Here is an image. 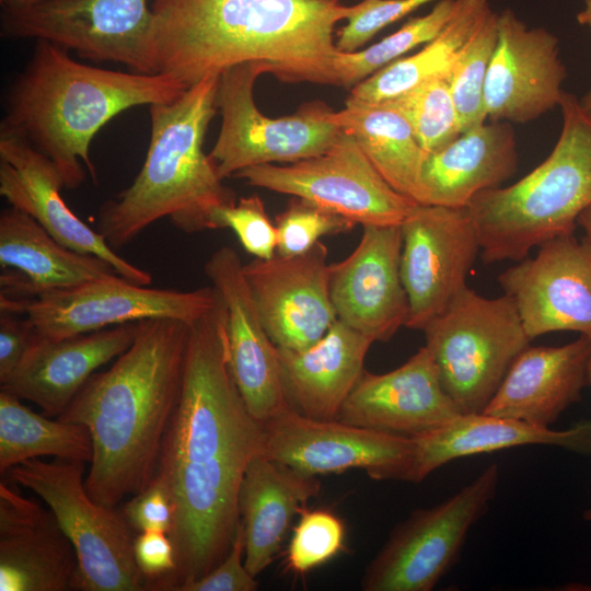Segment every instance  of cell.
<instances>
[{
    "label": "cell",
    "mask_w": 591,
    "mask_h": 591,
    "mask_svg": "<svg viewBox=\"0 0 591 591\" xmlns=\"http://www.w3.org/2000/svg\"><path fill=\"white\" fill-rule=\"evenodd\" d=\"M262 447L263 426L248 412L230 369L218 296L189 326L182 391L154 474L175 511L169 536L176 570L165 591H184L228 555L240 523L241 480Z\"/></svg>",
    "instance_id": "6da1fadb"
},
{
    "label": "cell",
    "mask_w": 591,
    "mask_h": 591,
    "mask_svg": "<svg viewBox=\"0 0 591 591\" xmlns=\"http://www.w3.org/2000/svg\"><path fill=\"white\" fill-rule=\"evenodd\" d=\"M360 4L340 0H153L154 73L187 89L230 67L263 61L285 82L322 84L334 30Z\"/></svg>",
    "instance_id": "7a4b0ae2"
},
{
    "label": "cell",
    "mask_w": 591,
    "mask_h": 591,
    "mask_svg": "<svg viewBox=\"0 0 591 591\" xmlns=\"http://www.w3.org/2000/svg\"><path fill=\"white\" fill-rule=\"evenodd\" d=\"M190 324L159 317L138 322L130 347L94 373L57 418L85 426L93 457L84 480L107 507L144 489L177 406Z\"/></svg>",
    "instance_id": "3957f363"
},
{
    "label": "cell",
    "mask_w": 591,
    "mask_h": 591,
    "mask_svg": "<svg viewBox=\"0 0 591 591\" xmlns=\"http://www.w3.org/2000/svg\"><path fill=\"white\" fill-rule=\"evenodd\" d=\"M187 88L163 73L108 70L81 63L68 50L38 39L15 78L0 132L24 139L59 172L65 188L94 181L95 135L115 116L140 105L172 102Z\"/></svg>",
    "instance_id": "277c9868"
},
{
    "label": "cell",
    "mask_w": 591,
    "mask_h": 591,
    "mask_svg": "<svg viewBox=\"0 0 591 591\" xmlns=\"http://www.w3.org/2000/svg\"><path fill=\"white\" fill-rule=\"evenodd\" d=\"M219 80L220 76L206 77L174 101L149 106L144 162L134 182L97 212V231L113 250L162 218L189 234L220 229L221 211L237 198L202 149L219 111Z\"/></svg>",
    "instance_id": "5b68a950"
},
{
    "label": "cell",
    "mask_w": 591,
    "mask_h": 591,
    "mask_svg": "<svg viewBox=\"0 0 591 591\" xmlns=\"http://www.w3.org/2000/svg\"><path fill=\"white\" fill-rule=\"evenodd\" d=\"M563 127L549 155L507 187L478 193L467 205L484 264L519 262L561 235L575 234L591 206V115L563 92Z\"/></svg>",
    "instance_id": "8992f818"
},
{
    "label": "cell",
    "mask_w": 591,
    "mask_h": 591,
    "mask_svg": "<svg viewBox=\"0 0 591 591\" xmlns=\"http://www.w3.org/2000/svg\"><path fill=\"white\" fill-rule=\"evenodd\" d=\"M441 384L461 414L483 413L530 346L515 303L466 286L422 331Z\"/></svg>",
    "instance_id": "52a82bcc"
},
{
    "label": "cell",
    "mask_w": 591,
    "mask_h": 591,
    "mask_svg": "<svg viewBox=\"0 0 591 591\" xmlns=\"http://www.w3.org/2000/svg\"><path fill=\"white\" fill-rule=\"evenodd\" d=\"M84 471V462L31 459L10 468L9 477L43 499L71 541L78 556L72 590H147L131 528L121 511L90 496Z\"/></svg>",
    "instance_id": "ba28073f"
},
{
    "label": "cell",
    "mask_w": 591,
    "mask_h": 591,
    "mask_svg": "<svg viewBox=\"0 0 591 591\" xmlns=\"http://www.w3.org/2000/svg\"><path fill=\"white\" fill-rule=\"evenodd\" d=\"M264 73H268L267 63L248 61L220 74L221 126L208 155L221 179L255 165L320 155L343 131L327 119L332 108L320 101L303 104L290 116H265L254 100L255 82Z\"/></svg>",
    "instance_id": "9c48e42d"
},
{
    "label": "cell",
    "mask_w": 591,
    "mask_h": 591,
    "mask_svg": "<svg viewBox=\"0 0 591 591\" xmlns=\"http://www.w3.org/2000/svg\"><path fill=\"white\" fill-rule=\"evenodd\" d=\"M499 475L494 463L441 503L414 510L367 566L362 590H432L459 560L468 531L489 509Z\"/></svg>",
    "instance_id": "30bf717a"
},
{
    "label": "cell",
    "mask_w": 591,
    "mask_h": 591,
    "mask_svg": "<svg viewBox=\"0 0 591 591\" xmlns=\"http://www.w3.org/2000/svg\"><path fill=\"white\" fill-rule=\"evenodd\" d=\"M218 293L210 285L190 291L141 286L116 276L27 299L0 296V309L23 314L40 337L59 339L99 329L167 317L193 324Z\"/></svg>",
    "instance_id": "8fae6325"
},
{
    "label": "cell",
    "mask_w": 591,
    "mask_h": 591,
    "mask_svg": "<svg viewBox=\"0 0 591 591\" xmlns=\"http://www.w3.org/2000/svg\"><path fill=\"white\" fill-rule=\"evenodd\" d=\"M153 14L148 0H42L4 8L1 34L10 39H43L93 61L154 73Z\"/></svg>",
    "instance_id": "7c38bea8"
},
{
    "label": "cell",
    "mask_w": 591,
    "mask_h": 591,
    "mask_svg": "<svg viewBox=\"0 0 591 591\" xmlns=\"http://www.w3.org/2000/svg\"><path fill=\"white\" fill-rule=\"evenodd\" d=\"M234 177L248 185L310 200L357 224H401L416 201L380 175L355 137L343 130L324 153L287 165L244 169Z\"/></svg>",
    "instance_id": "4fadbf2b"
},
{
    "label": "cell",
    "mask_w": 591,
    "mask_h": 591,
    "mask_svg": "<svg viewBox=\"0 0 591 591\" xmlns=\"http://www.w3.org/2000/svg\"><path fill=\"white\" fill-rule=\"evenodd\" d=\"M263 426L262 453L310 476L363 470L376 480L415 483L413 437L343 422L317 420L289 407Z\"/></svg>",
    "instance_id": "5bb4252c"
},
{
    "label": "cell",
    "mask_w": 591,
    "mask_h": 591,
    "mask_svg": "<svg viewBox=\"0 0 591 591\" xmlns=\"http://www.w3.org/2000/svg\"><path fill=\"white\" fill-rule=\"evenodd\" d=\"M401 230V277L409 303L405 326L424 331L467 286L479 240L467 207L417 204Z\"/></svg>",
    "instance_id": "9a60e30c"
},
{
    "label": "cell",
    "mask_w": 591,
    "mask_h": 591,
    "mask_svg": "<svg viewBox=\"0 0 591 591\" xmlns=\"http://www.w3.org/2000/svg\"><path fill=\"white\" fill-rule=\"evenodd\" d=\"M537 248L534 257L515 262L498 276L528 337L554 332L591 337V242L568 234Z\"/></svg>",
    "instance_id": "2e32d148"
},
{
    "label": "cell",
    "mask_w": 591,
    "mask_h": 591,
    "mask_svg": "<svg viewBox=\"0 0 591 591\" xmlns=\"http://www.w3.org/2000/svg\"><path fill=\"white\" fill-rule=\"evenodd\" d=\"M327 254V247L318 242L300 255L275 254L243 265L263 325L277 348L303 350L336 322Z\"/></svg>",
    "instance_id": "e0dca14e"
},
{
    "label": "cell",
    "mask_w": 591,
    "mask_h": 591,
    "mask_svg": "<svg viewBox=\"0 0 591 591\" xmlns=\"http://www.w3.org/2000/svg\"><path fill=\"white\" fill-rule=\"evenodd\" d=\"M402 245L401 224L363 225L352 253L329 264V296L337 320L373 343L390 340L408 318Z\"/></svg>",
    "instance_id": "ac0fdd59"
},
{
    "label": "cell",
    "mask_w": 591,
    "mask_h": 591,
    "mask_svg": "<svg viewBox=\"0 0 591 591\" xmlns=\"http://www.w3.org/2000/svg\"><path fill=\"white\" fill-rule=\"evenodd\" d=\"M497 26L484 90L487 119L534 120L558 106L564 92L558 38L544 27H528L510 9L498 13Z\"/></svg>",
    "instance_id": "d6986e66"
},
{
    "label": "cell",
    "mask_w": 591,
    "mask_h": 591,
    "mask_svg": "<svg viewBox=\"0 0 591 591\" xmlns=\"http://www.w3.org/2000/svg\"><path fill=\"white\" fill-rule=\"evenodd\" d=\"M243 265L234 248L221 246L207 259L204 270L224 306L233 379L248 412L262 424L291 406L282 385L277 347L263 325Z\"/></svg>",
    "instance_id": "ffe728a7"
},
{
    "label": "cell",
    "mask_w": 591,
    "mask_h": 591,
    "mask_svg": "<svg viewBox=\"0 0 591 591\" xmlns=\"http://www.w3.org/2000/svg\"><path fill=\"white\" fill-rule=\"evenodd\" d=\"M62 188L63 181L50 160L24 139L0 132L1 196L65 246L104 259L128 281L150 286L152 276L147 270L119 256L99 231L71 211L60 194Z\"/></svg>",
    "instance_id": "44dd1931"
},
{
    "label": "cell",
    "mask_w": 591,
    "mask_h": 591,
    "mask_svg": "<svg viewBox=\"0 0 591 591\" xmlns=\"http://www.w3.org/2000/svg\"><path fill=\"white\" fill-rule=\"evenodd\" d=\"M460 414L441 384L431 352L424 346L390 372L375 374L366 370L337 419L362 428L416 437L445 425Z\"/></svg>",
    "instance_id": "7402d4cb"
},
{
    "label": "cell",
    "mask_w": 591,
    "mask_h": 591,
    "mask_svg": "<svg viewBox=\"0 0 591 591\" xmlns=\"http://www.w3.org/2000/svg\"><path fill=\"white\" fill-rule=\"evenodd\" d=\"M78 569L76 549L56 515L0 483V591H65Z\"/></svg>",
    "instance_id": "603a6c76"
},
{
    "label": "cell",
    "mask_w": 591,
    "mask_h": 591,
    "mask_svg": "<svg viewBox=\"0 0 591 591\" xmlns=\"http://www.w3.org/2000/svg\"><path fill=\"white\" fill-rule=\"evenodd\" d=\"M137 333L138 322L59 339L35 334L1 390L35 403L47 417H58L95 370L126 351Z\"/></svg>",
    "instance_id": "cb8c5ba5"
},
{
    "label": "cell",
    "mask_w": 591,
    "mask_h": 591,
    "mask_svg": "<svg viewBox=\"0 0 591 591\" xmlns=\"http://www.w3.org/2000/svg\"><path fill=\"white\" fill-rule=\"evenodd\" d=\"M591 337L563 346H528L513 361L483 413L551 427L581 401Z\"/></svg>",
    "instance_id": "d4e9b609"
},
{
    "label": "cell",
    "mask_w": 591,
    "mask_h": 591,
    "mask_svg": "<svg viewBox=\"0 0 591 591\" xmlns=\"http://www.w3.org/2000/svg\"><path fill=\"white\" fill-rule=\"evenodd\" d=\"M0 296L27 299L117 273L104 259L58 242L34 218L10 207L0 213Z\"/></svg>",
    "instance_id": "484cf974"
},
{
    "label": "cell",
    "mask_w": 591,
    "mask_h": 591,
    "mask_svg": "<svg viewBox=\"0 0 591 591\" xmlns=\"http://www.w3.org/2000/svg\"><path fill=\"white\" fill-rule=\"evenodd\" d=\"M373 341L336 320L327 333L303 350L277 348L289 405L317 420L337 419L360 380Z\"/></svg>",
    "instance_id": "4316f807"
},
{
    "label": "cell",
    "mask_w": 591,
    "mask_h": 591,
    "mask_svg": "<svg viewBox=\"0 0 591 591\" xmlns=\"http://www.w3.org/2000/svg\"><path fill=\"white\" fill-rule=\"evenodd\" d=\"M518 166L511 123H484L427 155L421 170L425 205L467 207L478 193L511 178Z\"/></svg>",
    "instance_id": "83f0119b"
},
{
    "label": "cell",
    "mask_w": 591,
    "mask_h": 591,
    "mask_svg": "<svg viewBox=\"0 0 591 591\" xmlns=\"http://www.w3.org/2000/svg\"><path fill=\"white\" fill-rule=\"evenodd\" d=\"M321 490L317 476L302 474L262 452L247 463L237 497L246 569L255 577L280 551L294 514Z\"/></svg>",
    "instance_id": "f1b7e54d"
},
{
    "label": "cell",
    "mask_w": 591,
    "mask_h": 591,
    "mask_svg": "<svg viewBox=\"0 0 591 591\" xmlns=\"http://www.w3.org/2000/svg\"><path fill=\"white\" fill-rule=\"evenodd\" d=\"M417 447L415 483L459 457L523 445H551L591 455V419L566 430L488 415L460 414L445 425L413 437Z\"/></svg>",
    "instance_id": "f546056e"
},
{
    "label": "cell",
    "mask_w": 591,
    "mask_h": 591,
    "mask_svg": "<svg viewBox=\"0 0 591 591\" xmlns=\"http://www.w3.org/2000/svg\"><path fill=\"white\" fill-rule=\"evenodd\" d=\"M327 119L351 134L380 175L397 193L425 205L421 170L428 153L418 143L403 113L390 101L349 97Z\"/></svg>",
    "instance_id": "4dcf8cb0"
},
{
    "label": "cell",
    "mask_w": 591,
    "mask_h": 591,
    "mask_svg": "<svg viewBox=\"0 0 591 591\" xmlns=\"http://www.w3.org/2000/svg\"><path fill=\"white\" fill-rule=\"evenodd\" d=\"M491 11L488 0H455L453 15L436 37L416 54L389 63L351 88L350 96L382 102L425 81L448 78L466 43Z\"/></svg>",
    "instance_id": "1f68e13d"
},
{
    "label": "cell",
    "mask_w": 591,
    "mask_h": 591,
    "mask_svg": "<svg viewBox=\"0 0 591 591\" xmlns=\"http://www.w3.org/2000/svg\"><path fill=\"white\" fill-rule=\"evenodd\" d=\"M39 456L91 463V433L81 424L36 414L21 398L1 390L0 472Z\"/></svg>",
    "instance_id": "d6a6232c"
},
{
    "label": "cell",
    "mask_w": 591,
    "mask_h": 591,
    "mask_svg": "<svg viewBox=\"0 0 591 591\" xmlns=\"http://www.w3.org/2000/svg\"><path fill=\"white\" fill-rule=\"evenodd\" d=\"M455 0H438L425 15L410 18L399 30L372 46L352 53L337 51L322 84L354 88L412 49L436 37L453 15Z\"/></svg>",
    "instance_id": "836d02e7"
},
{
    "label": "cell",
    "mask_w": 591,
    "mask_h": 591,
    "mask_svg": "<svg viewBox=\"0 0 591 591\" xmlns=\"http://www.w3.org/2000/svg\"><path fill=\"white\" fill-rule=\"evenodd\" d=\"M497 19L498 13L491 11L466 43L448 77L461 132L487 119L484 90L498 38Z\"/></svg>",
    "instance_id": "e575fe53"
},
{
    "label": "cell",
    "mask_w": 591,
    "mask_h": 591,
    "mask_svg": "<svg viewBox=\"0 0 591 591\" xmlns=\"http://www.w3.org/2000/svg\"><path fill=\"white\" fill-rule=\"evenodd\" d=\"M386 101L403 113L418 143L428 154L462 134L448 78L425 81Z\"/></svg>",
    "instance_id": "d590c367"
},
{
    "label": "cell",
    "mask_w": 591,
    "mask_h": 591,
    "mask_svg": "<svg viewBox=\"0 0 591 591\" xmlns=\"http://www.w3.org/2000/svg\"><path fill=\"white\" fill-rule=\"evenodd\" d=\"M356 224L310 200L292 197L287 208L275 219L276 254L281 256L303 254L321 242L323 236L348 233Z\"/></svg>",
    "instance_id": "8d00e7d4"
},
{
    "label": "cell",
    "mask_w": 591,
    "mask_h": 591,
    "mask_svg": "<svg viewBox=\"0 0 591 591\" xmlns=\"http://www.w3.org/2000/svg\"><path fill=\"white\" fill-rule=\"evenodd\" d=\"M287 551V569L304 575L325 564L344 548L345 525L327 509L299 511Z\"/></svg>",
    "instance_id": "74e56055"
},
{
    "label": "cell",
    "mask_w": 591,
    "mask_h": 591,
    "mask_svg": "<svg viewBox=\"0 0 591 591\" xmlns=\"http://www.w3.org/2000/svg\"><path fill=\"white\" fill-rule=\"evenodd\" d=\"M219 223L220 229H231L243 248L256 258L267 259L276 254L277 229L258 195L240 197L221 211Z\"/></svg>",
    "instance_id": "f35d334b"
},
{
    "label": "cell",
    "mask_w": 591,
    "mask_h": 591,
    "mask_svg": "<svg viewBox=\"0 0 591 591\" xmlns=\"http://www.w3.org/2000/svg\"><path fill=\"white\" fill-rule=\"evenodd\" d=\"M433 1L438 0H362L339 30L336 47L344 53L359 50L382 28Z\"/></svg>",
    "instance_id": "ab89813d"
},
{
    "label": "cell",
    "mask_w": 591,
    "mask_h": 591,
    "mask_svg": "<svg viewBox=\"0 0 591 591\" xmlns=\"http://www.w3.org/2000/svg\"><path fill=\"white\" fill-rule=\"evenodd\" d=\"M121 514L132 531L170 534L175 511L166 487L153 477L149 485L127 501Z\"/></svg>",
    "instance_id": "60d3db41"
},
{
    "label": "cell",
    "mask_w": 591,
    "mask_h": 591,
    "mask_svg": "<svg viewBox=\"0 0 591 591\" xmlns=\"http://www.w3.org/2000/svg\"><path fill=\"white\" fill-rule=\"evenodd\" d=\"M134 557L146 589L165 591L176 570L175 548L169 534L139 533L134 537Z\"/></svg>",
    "instance_id": "b9f144b4"
},
{
    "label": "cell",
    "mask_w": 591,
    "mask_h": 591,
    "mask_svg": "<svg viewBox=\"0 0 591 591\" xmlns=\"http://www.w3.org/2000/svg\"><path fill=\"white\" fill-rule=\"evenodd\" d=\"M244 529L240 520L236 534L228 555L202 578L188 584L184 591H255L256 577L245 567Z\"/></svg>",
    "instance_id": "7bdbcfd3"
},
{
    "label": "cell",
    "mask_w": 591,
    "mask_h": 591,
    "mask_svg": "<svg viewBox=\"0 0 591 591\" xmlns=\"http://www.w3.org/2000/svg\"><path fill=\"white\" fill-rule=\"evenodd\" d=\"M35 334L26 316L0 309V384L16 370Z\"/></svg>",
    "instance_id": "ee69618b"
},
{
    "label": "cell",
    "mask_w": 591,
    "mask_h": 591,
    "mask_svg": "<svg viewBox=\"0 0 591 591\" xmlns=\"http://www.w3.org/2000/svg\"><path fill=\"white\" fill-rule=\"evenodd\" d=\"M577 224L583 230L584 237L591 242V206L579 216Z\"/></svg>",
    "instance_id": "f6af8a7d"
},
{
    "label": "cell",
    "mask_w": 591,
    "mask_h": 591,
    "mask_svg": "<svg viewBox=\"0 0 591 591\" xmlns=\"http://www.w3.org/2000/svg\"><path fill=\"white\" fill-rule=\"evenodd\" d=\"M579 24L586 25L591 31V0H584V8L577 14Z\"/></svg>",
    "instance_id": "bcb514c9"
},
{
    "label": "cell",
    "mask_w": 591,
    "mask_h": 591,
    "mask_svg": "<svg viewBox=\"0 0 591 591\" xmlns=\"http://www.w3.org/2000/svg\"><path fill=\"white\" fill-rule=\"evenodd\" d=\"M39 1L42 0H0L3 8H23Z\"/></svg>",
    "instance_id": "7dc6e473"
},
{
    "label": "cell",
    "mask_w": 591,
    "mask_h": 591,
    "mask_svg": "<svg viewBox=\"0 0 591 591\" xmlns=\"http://www.w3.org/2000/svg\"><path fill=\"white\" fill-rule=\"evenodd\" d=\"M579 101L581 106L591 115V89Z\"/></svg>",
    "instance_id": "c3c4849f"
},
{
    "label": "cell",
    "mask_w": 591,
    "mask_h": 591,
    "mask_svg": "<svg viewBox=\"0 0 591 591\" xmlns=\"http://www.w3.org/2000/svg\"><path fill=\"white\" fill-rule=\"evenodd\" d=\"M587 382L591 386V352L587 362Z\"/></svg>",
    "instance_id": "681fc988"
},
{
    "label": "cell",
    "mask_w": 591,
    "mask_h": 591,
    "mask_svg": "<svg viewBox=\"0 0 591 591\" xmlns=\"http://www.w3.org/2000/svg\"><path fill=\"white\" fill-rule=\"evenodd\" d=\"M583 519L587 521H591V506L584 510Z\"/></svg>",
    "instance_id": "f907efd6"
}]
</instances>
